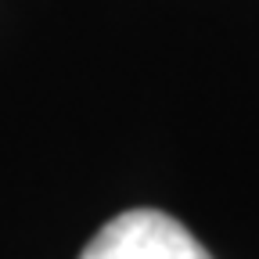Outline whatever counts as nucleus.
<instances>
[{
    "label": "nucleus",
    "mask_w": 259,
    "mask_h": 259,
    "mask_svg": "<svg viewBox=\"0 0 259 259\" xmlns=\"http://www.w3.org/2000/svg\"><path fill=\"white\" fill-rule=\"evenodd\" d=\"M79 259H212L187 227L158 209H130L97 231Z\"/></svg>",
    "instance_id": "1"
}]
</instances>
